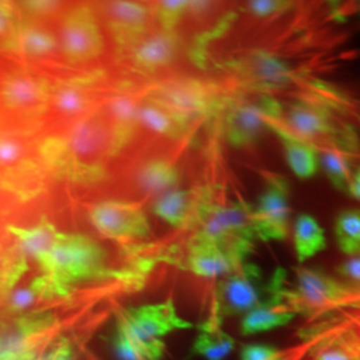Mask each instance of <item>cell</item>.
Returning <instances> with one entry per match:
<instances>
[{
	"mask_svg": "<svg viewBox=\"0 0 360 360\" xmlns=\"http://www.w3.org/2000/svg\"><path fill=\"white\" fill-rule=\"evenodd\" d=\"M7 46L16 51L38 56L53 51L56 40L51 34L38 27H23L13 32L7 41Z\"/></svg>",
	"mask_w": 360,
	"mask_h": 360,
	"instance_id": "obj_24",
	"label": "cell"
},
{
	"mask_svg": "<svg viewBox=\"0 0 360 360\" xmlns=\"http://www.w3.org/2000/svg\"><path fill=\"white\" fill-rule=\"evenodd\" d=\"M294 248L302 266L327 248V238L321 223L309 214H300L294 223Z\"/></svg>",
	"mask_w": 360,
	"mask_h": 360,
	"instance_id": "obj_18",
	"label": "cell"
},
{
	"mask_svg": "<svg viewBox=\"0 0 360 360\" xmlns=\"http://www.w3.org/2000/svg\"><path fill=\"white\" fill-rule=\"evenodd\" d=\"M291 215L287 180L271 176L264 193L252 210V226L257 238L263 242H282L288 235Z\"/></svg>",
	"mask_w": 360,
	"mask_h": 360,
	"instance_id": "obj_5",
	"label": "cell"
},
{
	"mask_svg": "<svg viewBox=\"0 0 360 360\" xmlns=\"http://www.w3.org/2000/svg\"><path fill=\"white\" fill-rule=\"evenodd\" d=\"M240 360H288V354L270 345L248 343L240 348Z\"/></svg>",
	"mask_w": 360,
	"mask_h": 360,
	"instance_id": "obj_31",
	"label": "cell"
},
{
	"mask_svg": "<svg viewBox=\"0 0 360 360\" xmlns=\"http://www.w3.org/2000/svg\"><path fill=\"white\" fill-rule=\"evenodd\" d=\"M112 346L116 356L120 360H148L142 349L129 339L127 334L116 323Z\"/></svg>",
	"mask_w": 360,
	"mask_h": 360,
	"instance_id": "obj_32",
	"label": "cell"
},
{
	"mask_svg": "<svg viewBox=\"0 0 360 360\" xmlns=\"http://www.w3.org/2000/svg\"><path fill=\"white\" fill-rule=\"evenodd\" d=\"M11 19H13L11 8L7 4L0 3V35L4 34L8 30V27L11 26Z\"/></svg>",
	"mask_w": 360,
	"mask_h": 360,
	"instance_id": "obj_37",
	"label": "cell"
},
{
	"mask_svg": "<svg viewBox=\"0 0 360 360\" xmlns=\"http://www.w3.org/2000/svg\"><path fill=\"white\" fill-rule=\"evenodd\" d=\"M288 4L284 1H274V0H255L248 3V10L257 18H267L271 15L281 13L285 10Z\"/></svg>",
	"mask_w": 360,
	"mask_h": 360,
	"instance_id": "obj_34",
	"label": "cell"
},
{
	"mask_svg": "<svg viewBox=\"0 0 360 360\" xmlns=\"http://www.w3.org/2000/svg\"><path fill=\"white\" fill-rule=\"evenodd\" d=\"M104 144L105 129L103 123L96 117H90L80 122L72 129L68 136V147L71 154L84 160L101 154Z\"/></svg>",
	"mask_w": 360,
	"mask_h": 360,
	"instance_id": "obj_19",
	"label": "cell"
},
{
	"mask_svg": "<svg viewBox=\"0 0 360 360\" xmlns=\"http://www.w3.org/2000/svg\"><path fill=\"white\" fill-rule=\"evenodd\" d=\"M0 96L13 110H34L46 102L44 84L27 74H13L0 86Z\"/></svg>",
	"mask_w": 360,
	"mask_h": 360,
	"instance_id": "obj_16",
	"label": "cell"
},
{
	"mask_svg": "<svg viewBox=\"0 0 360 360\" xmlns=\"http://www.w3.org/2000/svg\"><path fill=\"white\" fill-rule=\"evenodd\" d=\"M53 102L62 114L68 116L79 115L89 105V99L86 94L80 89L71 86L62 87L56 91Z\"/></svg>",
	"mask_w": 360,
	"mask_h": 360,
	"instance_id": "obj_30",
	"label": "cell"
},
{
	"mask_svg": "<svg viewBox=\"0 0 360 360\" xmlns=\"http://www.w3.org/2000/svg\"><path fill=\"white\" fill-rule=\"evenodd\" d=\"M270 129L275 131L283 143L285 160L294 175L302 180L312 178L319 168V159L315 148L309 142L296 138L281 124V120L272 123Z\"/></svg>",
	"mask_w": 360,
	"mask_h": 360,
	"instance_id": "obj_15",
	"label": "cell"
},
{
	"mask_svg": "<svg viewBox=\"0 0 360 360\" xmlns=\"http://www.w3.org/2000/svg\"><path fill=\"white\" fill-rule=\"evenodd\" d=\"M139 105L129 96H117L110 102V112L116 123L115 131L117 146L123 142L126 135L132 129L135 122H138Z\"/></svg>",
	"mask_w": 360,
	"mask_h": 360,
	"instance_id": "obj_28",
	"label": "cell"
},
{
	"mask_svg": "<svg viewBox=\"0 0 360 360\" xmlns=\"http://www.w3.org/2000/svg\"><path fill=\"white\" fill-rule=\"evenodd\" d=\"M297 316L281 294L272 292L257 309L245 314L240 323V333L245 336L269 333L294 322Z\"/></svg>",
	"mask_w": 360,
	"mask_h": 360,
	"instance_id": "obj_11",
	"label": "cell"
},
{
	"mask_svg": "<svg viewBox=\"0 0 360 360\" xmlns=\"http://www.w3.org/2000/svg\"><path fill=\"white\" fill-rule=\"evenodd\" d=\"M10 232L16 239L18 250L22 252L23 257H30L35 260L40 266H44L52 248L58 240L59 231L52 226L50 221L43 219L34 227H10Z\"/></svg>",
	"mask_w": 360,
	"mask_h": 360,
	"instance_id": "obj_14",
	"label": "cell"
},
{
	"mask_svg": "<svg viewBox=\"0 0 360 360\" xmlns=\"http://www.w3.org/2000/svg\"><path fill=\"white\" fill-rule=\"evenodd\" d=\"M338 274L352 283L360 285V257H349L338 267Z\"/></svg>",
	"mask_w": 360,
	"mask_h": 360,
	"instance_id": "obj_35",
	"label": "cell"
},
{
	"mask_svg": "<svg viewBox=\"0 0 360 360\" xmlns=\"http://www.w3.org/2000/svg\"><path fill=\"white\" fill-rule=\"evenodd\" d=\"M108 18L117 34L131 37L142 32L148 20V11L138 3L114 1L107 7Z\"/></svg>",
	"mask_w": 360,
	"mask_h": 360,
	"instance_id": "obj_22",
	"label": "cell"
},
{
	"mask_svg": "<svg viewBox=\"0 0 360 360\" xmlns=\"http://www.w3.org/2000/svg\"><path fill=\"white\" fill-rule=\"evenodd\" d=\"M115 323L148 360L162 358L166 347L162 338L193 327L191 323L180 318L171 299L158 304L117 311Z\"/></svg>",
	"mask_w": 360,
	"mask_h": 360,
	"instance_id": "obj_2",
	"label": "cell"
},
{
	"mask_svg": "<svg viewBox=\"0 0 360 360\" xmlns=\"http://www.w3.org/2000/svg\"><path fill=\"white\" fill-rule=\"evenodd\" d=\"M138 122L146 129L160 134L168 135L176 131V116L169 114L163 105L146 104L139 108Z\"/></svg>",
	"mask_w": 360,
	"mask_h": 360,
	"instance_id": "obj_29",
	"label": "cell"
},
{
	"mask_svg": "<svg viewBox=\"0 0 360 360\" xmlns=\"http://www.w3.org/2000/svg\"><path fill=\"white\" fill-rule=\"evenodd\" d=\"M296 283L290 288L284 282L281 295L296 314H315L360 300V285L340 283L316 269H296Z\"/></svg>",
	"mask_w": 360,
	"mask_h": 360,
	"instance_id": "obj_3",
	"label": "cell"
},
{
	"mask_svg": "<svg viewBox=\"0 0 360 360\" xmlns=\"http://www.w3.org/2000/svg\"><path fill=\"white\" fill-rule=\"evenodd\" d=\"M154 212L174 227H183L190 215V193L174 190L158 198Z\"/></svg>",
	"mask_w": 360,
	"mask_h": 360,
	"instance_id": "obj_25",
	"label": "cell"
},
{
	"mask_svg": "<svg viewBox=\"0 0 360 360\" xmlns=\"http://www.w3.org/2000/svg\"><path fill=\"white\" fill-rule=\"evenodd\" d=\"M90 218L98 231L116 242L139 239L150 233V226L142 208L134 203H99L92 207Z\"/></svg>",
	"mask_w": 360,
	"mask_h": 360,
	"instance_id": "obj_6",
	"label": "cell"
},
{
	"mask_svg": "<svg viewBox=\"0 0 360 360\" xmlns=\"http://www.w3.org/2000/svg\"><path fill=\"white\" fill-rule=\"evenodd\" d=\"M160 8H162V16H167V18H175L181 13L183 10H186L188 7L187 1H162L160 3Z\"/></svg>",
	"mask_w": 360,
	"mask_h": 360,
	"instance_id": "obj_36",
	"label": "cell"
},
{
	"mask_svg": "<svg viewBox=\"0 0 360 360\" xmlns=\"http://www.w3.org/2000/svg\"><path fill=\"white\" fill-rule=\"evenodd\" d=\"M65 326L50 315L30 314L0 323V360H35Z\"/></svg>",
	"mask_w": 360,
	"mask_h": 360,
	"instance_id": "obj_4",
	"label": "cell"
},
{
	"mask_svg": "<svg viewBox=\"0 0 360 360\" xmlns=\"http://www.w3.org/2000/svg\"><path fill=\"white\" fill-rule=\"evenodd\" d=\"M284 120V127L304 142L318 138H334L336 135L328 112L315 104L307 102L291 104Z\"/></svg>",
	"mask_w": 360,
	"mask_h": 360,
	"instance_id": "obj_10",
	"label": "cell"
},
{
	"mask_svg": "<svg viewBox=\"0 0 360 360\" xmlns=\"http://www.w3.org/2000/svg\"><path fill=\"white\" fill-rule=\"evenodd\" d=\"M336 245L348 257H360V210L342 211L334 224Z\"/></svg>",
	"mask_w": 360,
	"mask_h": 360,
	"instance_id": "obj_23",
	"label": "cell"
},
{
	"mask_svg": "<svg viewBox=\"0 0 360 360\" xmlns=\"http://www.w3.org/2000/svg\"><path fill=\"white\" fill-rule=\"evenodd\" d=\"M6 269H7V257L4 255L3 250L0 248V275H3L4 282L11 284L13 281L18 279L19 275L15 274V272H11V271H7Z\"/></svg>",
	"mask_w": 360,
	"mask_h": 360,
	"instance_id": "obj_38",
	"label": "cell"
},
{
	"mask_svg": "<svg viewBox=\"0 0 360 360\" xmlns=\"http://www.w3.org/2000/svg\"><path fill=\"white\" fill-rule=\"evenodd\" d=\"M221 315L214 303L211 316L202 326L193 343V355L205 360H226L235 349L236 342L221 327Z\"/></svg>",
	"mask_w": 360,
	"mask_h": 360,
	"instance_id": "obj_12",
	"label": "cell"
},
{
	"mask_svg": "<svg viewBox=\"0 0 360 360\" xmlns=\"http://www.w3.org/2000/svg\"><path fill=\"white\" fill-rule=\"evenodd\" d=\"M263 292H267V287H259V270L242 264L219 284L215 304L221 318L245 315L264 302Z\"/></svg>",
	"mask_w": 360,
	"mask_h": 360,
	"instance_id": "obj_7",
	"label": "cell"
},
{
	"mask_svg": "<svg viewBox=\"0 0 360 360\" xmlns=\"http://www.w3.org/2000/svg\"><path fill=\"white\" fill-rule=\"evenodd\" d=\"M176 53V38L172 34L160 32L147 38L135 51V60L144 68L168 65Z\"/></svg>",
	"mask_w": 360,
	"mask_h": 360,
	"instance_id": "obj_21",
	"label": "cell"
},
{
	"mask_svg": "<svg viewBox=\"0 0 360 360\" xmlns=\"http://www.w3.org/2000/svg\"><path fill=\"white\" fill-rule=\"evenodd\" d=\"M282 120V107L276 101L264 98L257 103H245L232 111L229 119V139L233 146H245Z\"/></svg>",
	"mask_w": 360,
	"mask_h": 360,
	"instance_id": "obj_9",
	"label": "cell"
},
{
	"mask_svg": "<svg viewBox=\"0 0 360 360\" xmlns=\"http://www.w3.org/2000/svg\"><path fill=\"white\" fill-rule=\"evenodd\" d=\"M62 47L71 62H87L102 51L99 27L87 7H77L65 15L62 25Z\"/></svg>",
	"mask_w": 360,
	"mask_h": 360,
	"instance_id": "obj_8",
	"label": "cell"
},
{
	"mask_svg": "<svg viewBox=\"0 0 360 360\" xmlns=\"http://www.w3.org/2000/svg\"><path fill=\"white\" fill-rule=\"evenodd\" d=\"M318 159L327 178L335 187L342 193H348L352 174H351L347 155L342 154L340 151L334 148H327L321 151Z\"/></svg>",
	"mask_w": 360,
	"mask_h": 360,
	"instance_id": "obj_26",
	"label": "cell"
},
{
	"mask_svg": "<svg viewBox=\"0 0 360 360\" xmlns=\"http://www.w3.org/2000/svg\"><path fill=\"white\" fill-rule=\"evenodd\" d=\"M250 74L264 89H287L297 83L295 70L287 62L269 53L257 52L250 62Z\"/></svg>",
	"mask_w": 360,
	"mask_h": 360,
	"instance_id": "obj_17",
	"label": "cell"
},
{
	"mask_svg": "<svg viewBox=\"0 0 360 360\" xmlns=\"http://www.w3.org/2000/svg\"><path fill=\"white\" fill-rule=\"evenodd\" d=\"M243 264V260L233 257L218 245L193 243L188 255V269L195 275L206 279L229 276Z\"/></svg>",
	"mask_w": 360,
	"mask_h": 360,
	"instance_id": "obj_13",
	"label": "cell"
},
{
	"mask_svg": "<svg viewBox=\"0 0 360 360\" xmlns=\"http://www.w3.org/2000/svg\"><path fill=\"white\" fill-rule=\"evenodd\" d=\"M167 107L168 111L176 112L179 115L198 114V111L203 107V96L195 87L188 86H175L167 91L162 92L160 98Z\"/></svg>",
	"mask_w": 360,
	"mask_h": 360,
	"instance_id": "obj_27",
	"label": "cell"
},
{
	"mask_svg": "<svg viewBox=\"0 0 360 360\" xmlns=\"http://www.w3.org/2000/svg\"><path fill=\"white\" fill-rule=\"evenodd\" d=\"M41 270L56 294L65 295L70 284L103 275V250L87 236L59 232Z\"/></svg>",
	"mask_w": 360,
	"mask_h": 360,
	"instance_id": "obj_1",
	"label": "cell"
},
{
	"mask_svg": "<svg viewBox=\"0 0 360 360\" xmlns=\"http://www.w3.org/2000/svg\"><path fill=\"white\" fill-rule=\"evenodd\" d=\"M348 195H351L352 198H355L356 200L360 202V169L358 172H355L352 175L351 179V184H349V190H348Z\"/></svg>",
	"mask_w": 360,
	"mask_h": 360,
	"instance_id": "obj_39",
	"label": "cell"
},
{
	"mask_svg": "<svg viewBox=\"0 0 360 360\" xmlns=\"http://www.w3.org/2000/svg\"><path fill=\"white\" fill-rule=\"evenodd\" d=\"M178 180V171L172 163L167 160H153L143 166L138 174L136 183L142 193L159 198L176 190Z\"/></svg>",
	"mask_w": 360,
	"mask_h": 360,
	"instance_id": "obj_20",
	"label": "cell"
},
{
	"mask_svg": "<svg viewBox=\"0 0 360 360\" xmlns=\"http://www.w3.org/2000/svg\"><path fill=\"white\" fill-rule=\"evenodd\" d=\"M23 155V147L13 138H0V166H13Z\"/></svg>",
	"mask_w": 360,
	"mask_h": 360,
	"instance_id": "obj_33",
	"label": "cell"
}]
</instances>
